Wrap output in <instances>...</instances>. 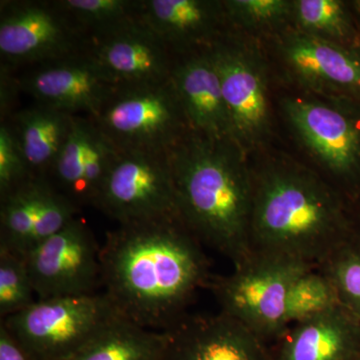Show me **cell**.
Here are the masks:
<instances>
[{
    "label": "cell",
    "mask_w": 360,
    "mask_h": 360,
    "mask_svg": "<svg viewBox=\"0 0 360 360\" xmlns=\"http://www.w3.org/2000/svg\"><path fill=\"white\" fill-rule=\"evenodd\" d=\"M231 122L232 141L245 155L272 131L269 70L260 49L229 32L210 49Z\"/></svg>",
    "instance_id": "8"
},
{
    "label": "cell",
    "mask_w": 360,
    "mask_h": 360,
    "mask_svg": "<svg viewBox=\"0 0 360 360\" xmlns=\"http://www.w3.org/2000/svg\"><path fill=\"white\" fill-rule=\"evenodd\" d=\"M355 225V234L360 238V198L352 206Z\"/></svg>",
    "instance_id": "31"
},
{
    "label": "cell",
    "mask_w": 360,
    "mask_h": 360,
    "mask_svg": "<svg viewBox=\"0 0 360 360\" xmlns=\"http://www.w3.org/2000/svg\"><path fill=\"white\" fill-rule=\"evenodd\" d=\"M251 253L315 269L355 236L352 206L316 170L288 158L252 168Z\"/></svg>",
    "instance_id": "2"
},
{
    "label": "cell",
    "mask_w": 360,
    "mask_h": 360,
    "mask_svg": "<svg viewBox=\"0 0 360 360\" xmlns=\"http://www.w3.org/2000/svg\"><path fill=\"white\" fill-rule=\"evenodd\" d=\"M271 360H360V319L340 305L288 326Z\"/></svg>",
    "instance_id": "19"
},
{
    "label": "cell",
    "mask_w": 360,
    "mask_h": 360,
    "mask_svg": "<svg viewBox=\"0 0 360 360\" xmlns=\"http://www.w3.org/2000/svg\"><path fill=\"white\" fill-rule=\"evenodd\" d=\"M281 110L322 176L354 206L360 198V103L305 94L283 97Z\"/></svg>",
    "instance_id": "4"
},
{
    "label": "cell",
    "mask_w": 360,
    "mask_h": 360,
    "mask_svg": "<svg viewBox=\"0 0 360 360\" xmlns=\"http://www.w3.org/2000/svg\"><path fill=\"white\" fill-rule=\"evenodd\" d=\"M315 269L291 258L251 253L231 274L208 283L220 311L243 322L266 341L285 330L286 300L291 284L302 272Z\"/></svg>",
    "instance_id": "7"
},
{
    "label": "cell",
    "mask_w": 360,
    "mask_h": 360,
    "mask_svg": "<svg viewBox=\"0 0 360 360\" xmlns=\"http://www.w3.org/2000/svg\"><path fill=\"white\" fill-rule=\"evenodd\" d=\"M338 304L333 283L319 269H309L296 277L286 300L285 329L333 309Z\"/></svg>",
    "instance_id": "25"
},
{
    "label": "cell",
    "mask_w": 360,
    "mask_h": 360,
    "mask_svg": "<svg viewBox=\"0 0 360 360\" xmlns=\"http://www.w3.org/2000/svg\"><path fill=\"white\" fill-rule=\"evenodd\" d=\"M167 341L165 331L141 328L122 319L68 360H162Z\"/></svg>",
    "instance_id": "21"
},
{
    "label": "cell",
    "mask_w": 360,
    "mask_h": 360,
    "mask_svg": "<svg viewBox=\"0 0 360 360\" xmlns=\"http://www.w3.org/2000/svg\"><path fill=\"white\" fill-rule=\"evenodd\" d=\"M139 18L176 58L208 51L229 32L217 0H141Z\"/></svg>",
    "instance_id": "17"
},
{
    "label": "cell",
    "mask_w": 360,
    "mask_h": 360,
    "mask_svg": "<svg viewBox=\"0 0 360 360\" xmlns=\"http://www.w3.org/2000/svg\"><path fill=\"white\" fill-rule=\"evenodd\" d=\"M87 39L139 20L141 0H58Z\"/></svg>",
    "instance_id": "24"
},
{
    "label": "cell",
    "mask_w": 360,
    "mask_h": 360,
    "mask_svg": "<svg viewBox=\"0 0 360 360\" xmlns=\"http://www.w3.org/2000/svg\"><path fill=\"white\" fill-rule=\"evenodd\" d=\"M201 245L182 220L120 225L101 246L104 293L127 321L167 330L212 279Z\"/></svg>",
    "instance_id": "1"
},
{
    "label": "cell",
    "mask_w": 360,
    "mask_h": 360,
    "mask_svg": "<svg viewBox=\"0 0 360 360\" xmlns=\"http://www.w3.org/2000/svg\"><path fill=\"white\" fill-rule=\"evenodd\" d=\"M72 115L35 103L14 111L6 120L33 177L49 179L70 134Z\"/></svg>",
    "instance_id": "20"
},
{
    "label": "cell",
    "mask_w": 360,
    "mask_h": 360,
    "mask_svg": "<svg viewBox=\"0 0 360 360\" xmlns=\"http://www.w3.org/2000/svg\"><path fill=\"white\" fill-rule=\"evenodd\" d=\"M319 269L333 283L338 304L360 319V238L355 234Z\"/></svg>",
    "instance_id": "26"
},
{
    "label": "cell",
    "mask_w": 360,
    "mask_h": 360,
    "mask_svg": "<svg viewBox=\"0 0 360 360\" xmlns=\"http://www.w3.org/2000/svg\"><path fill=\"white\" fill-rule=\"evenodd\" d=\"M8 122L0 124V196L32 179Z\"/></svg>",
    "instance_id": "29"
},
{
    "label": "cell",
    "mask_w": 360,
    "mask_h": 360,
    "mask_svg": "<svg viewBox=\"0 0 360 360\" xmlns=\"http://www.w3.org/2000/svg\"><path fill=\"white\" fill-rule=\"evenodd\" d=\"M122 319L108 295L96 292L37 300L1 323L33 360H68Z\"/></svg>",
    "instance_id": "5"
},
{
    "label": "cell",
    "mask_w": 360,
    "mask_h": 360,
    "mask_svg": "<svg viewBox=\"0 0 360 360\" xmlns=\"http://www.w3.org/2000/svg\"><path fill=\"white\" fill-rule=\"evenodd\" d=\"M349 4L350 11L354 14V20L356 21L357 25H359L360 30V0H352V1H348Z\"/></svg>",
    "instance_id": "32"
},
{
    "label": "cell",
    "mask_w": 360,
    "mask_h": 360,
    "mask_svg": "<svg viewBox=\"0 0 360 360\" xmlns=\"http://www.w3.org/2000/svg\"><path fill=\"white\" fill-rule=\"evenodd\" d=\"M245 156L233 142L193 131L167 153L184 224L233 267L251 255L253 179Z\"/></svg>",
    "instance_id": "3"
},
{
    "label": "cell",
    "mask_w": 360,
    "mask_h": 360,
    "mask_svg": "<svg viewBox=\"0 0 360 360\" xmlns=\"http://www.w3.org/2000/svg\"><path fill=\"white\" fill-rule=\"evenodd\" d=\"M290 27L326 41L360 47V30L348 1L292 0Z\"/></svg>",
    "instance_id": "23"
},
{
    "label": "cell",
    "mask_w": 360,
    "mask_h": 360,
    "mask_svg": "<svg viewBox=\"0 0 360 360\" xmlns=\"http://www.w3.org/2000/svg\"><path fill=\"white\" fill-rule=\"evenodd\" d=\"M165 331L168 341L162 360H271L266 341L221 311L184 315Z\"/></svg>",
    "instance_id": "16"
},
{
    "label": "cell",
    "mask_w": 360,
    "mask_h": 360,
    "mask_svg": "<svg viewBox=\"0 0 360 360\" xmlns=\"http://www.w3.org/2000/svg\"><path fill=\"white\" fill-rule=\"evenodd\" d=\"M0 360H33L0 322Z\"/></svg>",
    "instance_id": "30"
},
{
    "label": "cell",
    "mask_w": 360,
    "mask_h": 360,
    "mask_svg": "<svg viewBox=\"0 0 360 360\" xmlns=\"http://www.w3.org/2000/svg\"><path fill=\"white\" fill-rule=\"evenodd\" d=\"M25 257L0 248V316L6 319L37 302Z\"/></svg>",
    "instance_id": "28"
},
{
    "label": "cell",
    "mask_w": 360,
    "mask_h": 360,
    "mask_svg": "<svg viewBox=\"0 0 360 360\" xmlns=\"http://www.w3.org/2000/svg\"><path fill=\"white\" fill-rule=\"evenodd\" d=\"M101 248L77 217L35 246L25 260L37 300L96 293L103 284Z\"/></svg>",
    "instance_id": "11"
},
{
    "label": "cell",
    "mask_w": 360,
    "mask_h": 360,
    "mask_svg": "<svg viewBox=\"0 0 360 360\" xmlns=\"http://www.w3.org/2000/svg\"><path fill=\"white\" fill-rule=\"evenodd\" d=\"M170 80L191 131L212 141L233 142L210 49L176 58Z\"/></svg>",
    "instance_id": "18"
},
{
    "label": "cell",
    "mask_w": 360,
    "mask_h": 360,
    "mask_svg": "<svg viewBox=\"0 0 360 360\" xmlns=\"http://www.w3.org/2000/svg\"><path fill=\"white\" fill-rule=\"evenodd\" d=\"M85 49L118 85L167 82L176 59L141 20L89 37Z\"/></svg>",
    "instance_id": "15"
},
{
    "label": "cell",
    "mask_w": 360,
    "mask_h": 360,
    "mask_svg": "<svg viewBox=\"0 0 360 360\" xmlns=\"http://www.w3.org/2000/svg\"><path fill=\"white\" fill-rule=\"evenodd\" d=\"M91 118L120 150L167 153L191 131L170 79L118 85Z\"/></svg>",
    "instance_id": "6"
},
{
    "label": "cell",
    "mask_w": 360,
    "mask_h": 360,
    "mask_svg": "<svg viewBox=\"0 0 360 360\" xmlns=\"http://www.w3.org/2000/svg\"><path fill=\"white\" fill-rule=\"evenodd\" d=\"M87 37L58 0H6L0 4L1 65H44L85 51Z\"/></svg>",
    "instance_id": "10"
},
{
    "label": "cell",
    "mask_w": 360,
    "mask_h": 360,
    "mask_svg": "<svg viewBox=\"0 0 360 360\" xmlns=\"http://www.w3.org/2000/svg\"><path fill=\"white\" fill-rule=\"evenodd\" d=\"M53 191L49 179L32 177L0 196V248L25 258L34 225Z\"/></svg>",
    "instance_id": "22"
},
{
    "label": "cell",
    "mask_w": 360,
    "mask_h": 360,
    "mask_svg": "<svg viewBox=\"0 0 360 360\" xmlns=\"http://www.w3.org/2000/svg\"><path fill=\"white\" fill-rule=\"evenodd\" d=\"M96 207L120 225L182 220L167 153L120 150Z\"/></svg>",
    "instance_id": "9"
},
{
    "label": "cell",
    "mask_w": 360,
    "mask_h": 360,
    "mask_svg": "<svg viewBox=\"0 0 360 360\" xmlns=\"http://www.w3.org/2000/svg\"><path fill=\"white\" fill-rule=\"evenodd\" d=\"M229 25L250 32H274L290 27L292 0H224Z\"/></svg>",
    "instance_id": "27"
},
{
    "label": "cell",
    "mask_w": 360,
    "mask_h": 360,
    "mask_svg": "<svg viewBox=\"0 0 360 360\" xmlns=\"http://www.w3.org/2000/svg\"><path fill=\"white\" fill-rule=\"evenodd\" d=\"M21 92L37 103L72 115L94 116L117 89V82L85 51L33 66L18 77Z\"/></svg>",
    "instance_id": "13"
},
{
    "label": "cell",
    "mask_w": 360,
    "mask_h": 360,
    "mask_svg": "<svg viewBox=\"0 0 360 360\" xmlns=\"http://www.w3.org/2000/svg\"><path fill=\"white\" fill-rule=\"evenodd\" d=\"M120 151L90 116L75 115L49 180L78 210L87 205L96 207Z\"/></svg>",
    "instance_id": "14"
},
{
    "label": "cell",
    "mask_w": 360,
    "mask_h": 360,
    "mask_svg": "<svg viewBox=\"0 0 360 360\" xmlns=\"http://www.w3.org/2000/svg\"><path fill=\"white\" fill-rule=\"evenodd\" d=\"M274 37L284 70L307 94L360 103V47L316 39L292 27Z\"/></svg>",
    "instance_id": "12"
}]
</instances>
